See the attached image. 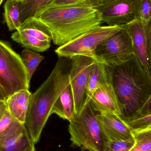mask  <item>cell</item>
Listing matches in <instances>:
<instances>
[{
	"mask_svg": "<svg viewBox=\"0 0 151 151\" xmlns=\"http://www.w3.org/2000/svg\"><path fill=\"white\" fill-rule=\"evenodd\" d=\"M93 4V0H87L73 5L49 6L34 17L49 28L54 44L61 46L101 26V16Z\"/></svg>",
	"mask_w": 151,
	"mask_h": 151,
	"instance_id": "6da1fadb",
	"label": "cell"
},
{
	"mask_svg": "<svg viewBox=\"0 0 151 151\" xmlns=\"http://www.w3.org/2000/svg\"><path fill=\"white\" fill-rule=\"evenodd\" d=\"M111 83L123 120L134 118L151 94V76L134 55L128 61L112 68Z\"/></svg>",
	"mask_w": 151,
	"mask_h": 151,
	"instance_id": "7a4b0ae2",
	"label": "cell"
},
{
	"mask_svg": "<svg viewBox=\"0 0 151 151\" xmlns=\"http://www.w3.org/2000/svg\"><path fill=\"white\" fill-rule=\"evenodd\" d=\"M70 71L66 61L60 58L47 80L32 94L24 125L35 144L52 114L56 101L70 84Z\"/></svg>",
	"mask_w": 151,
	"mask_h": 151,
	"instance_id": "3957f363",
	"label": "cell"
},
{
	"mask_svg": "<svg viewBox=\"0 0 151 151\" xmlns=\"http://www.w3.org/2000/svg\"><path fill=\"white\" fill-rule=\"evenodd\" d=\"M90 102L70 121L69 132L73 145L82 151H105L106 139Z\"/></svg>",
	"mask_w": 151,
	"mask_h": 151,
	"instance_id": "277c9868",
	"label": "cell"
},
{
	"mask_svg": "<svg viewBox=\"0 0 151 151\" xmlns=\"http://www.w3.org/2000/svg\"><path fill=\"white\" fill-rule=\"evenodd\" d=\"M30 82L21 57L0 40V84L7 97L21 90H29Z\"/></svg>",
	"mask_w": 151,
	"mask_h": 151,
	"instance_id": "5b68a950",
	"label": "cell"
},
{
	"mask_svg": "<svg viewBox=\"0 0 151 151\" xmlns=\"http://www.w3.org/2000/svg\"><path fill=\"white\" fill-rule=\"evenodd\" d=\"M122 26H101L59 46L55 51L59 58L71 59L75 56L80 55L95 59V51L98 46L121 30Z\"/></svg>",
	"mask_w": 151,
	"mask_h": 151,
	"instance_id": "8992f818",
	"label": "cell"
},
{
	"mask_svg": "<svg viewBox=\"0 0 151 151\" xmlns=\"http://www.w3.org/2000/svg\"><path fill=\"white\" fill-rule=\"evenodd\" d=\"M134 55L131 38L123 26L121 30L98 46L95 60L113 68L128 61Z\"/></svg>",
	"mask_w": 151,
	"mask_h": 151,
	"instance_id": "52a82bcc",
	"label": "cell"
},
{
	"mask_svg": "<svg viewBox=\"0 0 151 151\" xmlns=\"http://www.w3.org/2000/svg\"><path fill=\"white\" fill-rule=\"evenodd\" d=\"M142 0H93L102 22L110 26L126 25L139 19Z\"/></svg>",
	"mask_w": 151,
	"mask_h": 151,
	"instance_id": "ba28073f",
	"label": "cell"
},
{
	"mask_svg": "<svg viewBox=\"0 0 151 151\" xmlns=\"http://www.w3.org/2000/svg\"><path fill=\"white\" fill-rule=\"evenodd\" d=\"M11 38L26 48L39 52L47 50L52 41L49 28L34 17L21 24L19 30L12 35Z\"/></svg>",
	"mask_w": 151,
	"mask_h": 151,
	"instance_id": "9c48e42d",
	"label": "cell"
},
{
	"mask_svg": "<svg viewBox=\"0 0 151 151\" xmlns=\"http://www.w3.org/2000/svg\"><path fill=\"white\" fill-rule=\"evenodd\" d=\"M70 69V84L74 98L76 114L79 113L84 106L86 86L92 65L96 63L92 58L75 56L71 58Z\"/></svg>",
	"mask_w": 151,
	"mask_h": 151,
	"instance_id": "30bf717a",
	"label": "cell"
},
{
	"mask_svg": "<svg viewBox=\"0 0 151 151\" xmlns=\"http://www.w3.org/2000/svg\"><path fill=\"white\" fill-rule=\"evenodd\" d=\"M96 119L106 139L134 141L132 130L119 115L97 113Z\"/></svg>",
	"mask_w": 151,
	"mask_h": 151,
	"instance_id": "8fae6325",
	"label": "cell"
},
{
	"mask_svg": "<svg viewBox=\"0 0 151 151\" xmlns=\"http://www.w3.org/2000/svg\"><path fill=\"white\" fill-rule=\"evenodd\" d=\"M123 26L130 35L134 55L137 58L145 70L151 76L145 25L138 19Z\"/></svg>",
	"mask_w": 151,
	"mask_h": 151,
	"instance_id": "7c38bea8",
	"label": "cell"
},
{
	"mask_svg": "<svg viewBox=\"0 0 151 151\" xmlns=\"http://www.w3.org/2000/svg\"><path fill=\"white\" fill-rule=\"evenodd\" d=\"M94 110L98 113L113 114L120 116V107L111 83L95 91L90 101Z\"/></svg>",
	"mask_w": 151,
	"mask_h": 151,
	"instance_id": "4fadbf2b",
	"label": "cell"
},
{
	"mask_svg": "<svg viewBox=\"0 0 151 151\" xmlns=\"http://www.w3.org/2000/svg\"><path fill=\"white\" fill-rule=\"evenodd\" d=\"M111 71L112 68L104 64L96 62L92 65L86 86L84 106L90 102L96 90L111 83Z\"/></svg>",
	"mask_w": 151,
	"mask_h": 151,
	"instance_id": "5bb4252c",
	"label": "cell"
},
{
	"mask_svg": "<svg viewBox=\"0 0 151 151\" xmlns=\"http://www.w3.org/2000/svg\"><path fill=\"white\" fill-rule=\"evenodd\" d=\"M32 94L29 90H21L6 100L7 110L13 118L21 124H24L25 122Z\"/></svg>",
	"mask_w": 151,
	"mask_h": 151,
	"instance_id": "9a60e30c",
	"label": "cell"
},
{
	"mask_svg": "<svg viewBox=\"0 0 151 151\" xmlns=\"http://www.w3.org/2000/svg\"><path fill=\"white\" fill-rule=\"evenodd\" d=\"M35 145L24 126L12 136L0 140V151H35Z\"/></svg>",
	"mask_w": 151,
	"mask_h": 151,
	"instance_id": "2e32d148",
	"label": "cell"
},
{
	"mask_svg": "<svg viewBox=\"0 0 151 151\" xmlns=\"http://www.w3.org/2000/svg\"><path fill=\"white\" fill-rule=\"evenodd\" d=\"M51 114H55L69 122L74 118L76 115L75 104L70 84L67 86L57 99Z\"/></svg>",
	"mask_w": 151,
	"mask_h": 151,
	"instance_id": "e0dca14e",
	"label": "cell"
},
{
	"mask_svg": "<svg viewBox=\"0 0 151 151\" xmlns=\"http://www.w3.org/2000/svg\"><path fill=\"white\" fill-rule=\"evenodd\" d=\"M54 0L19 1L20 20L21 24L50 5Z\"/></svg>",
	"mask_w": 151,
	"mask_h": 151,
	"instance_id": "ac0fdd59",
	"label": "cell"
},
{
	"mask_svg": "<svg viewBox=\"0 0 151 151\" xmlns=\"http://www.w3.org/2000/svg\"><path fill=\"white\" fill-rule=\"evenodd\" d=\"M4 21L10 31L19 30L21 26L19 0H8L4 4Z\"/></svg>",
	"mask_w": 151,
	"mask_h": 151,
	"instance_id": "d6986e66",
	"label": "cell"
},
{
	"mask_svg": "<svg viewBox=\"0 0 151 151\" xmlns=\"http://www.w3.org/2000/svg\"><path fill=\"white\" fill-rule=\"evenodd\" d=\"M21 58L27 72L28 80L30 82L35 72L44 59V57L38 53L26 48L22 51Z\"/></svg>",
	"mask_w": 151,
	"mask_h": 151,
	"instance_id": "ffe728a7",
	"label": "cell"
},
{
	"mask_svg": "<svg viewBox=\"0 0 151 151\" xmlns=\"http://www.w3.org/2000/svg\"><path fill=\"white\" fill-rule=\"evenodd\" d=\"M132 133L135 143L129 151H151V128L134 130Z\"/></svg>",
	"mask_w": 151,
	"mask_h": 151,
	"instance_id": "44dd1931",
	"label": "cell"
},
{
	"mask_svg": "<svg viewBox=\"0 0 151 151\" xmlns=\"http://www.w3.org/2000/svg\"><path fill=\"white\" fill-rule=\"evenodd\" d=\"M124 121L132 131L151 128V114L136 119Z\"/></svg>",
	"mask_w": 151,
	"mask_h": 151,
	"instance_id": "7402d4cb",
	"label": "cell"
},
{
	"mask_svg": "<svg viewBox=\"0 0 151 151\" xmlns=\"http://www.w3.org/2000/svg\"><path fill=\"white\" fill-rule=\"evenodd\" d=\"M135 141H117L106 139L105 151H129Z\"/></svg>",
	"mask_w": 151,
	"mask_h": 151,
	"instance_id": "603a6c76",
	"label": "cell"
},
{
	"mask_svg": "<svg viewBox=\"0 0 151 151\" xmlns=\"http://www.w3.org/2000/svg\"><path fill=\"white\" fill-rule=\"evenodd\" d=\"M139 19L147 24L151 21V0H142L140 8Z\"/></svg>",
	"mask_w": 151,
	"mask_h": 151,
	"instance_id": "cb8c5ba5",
	"label": "cell"
},
{
	"mask_svg": "<svg viewBox=\"0 0 151 151\" xmlns=\"http://www.w3.org/2000/svg\"><path fill=\"white\" fill-rule=\"evenodd\" d=\"M150 114H151V94L146 103L137 112L136 115L133 119L142 117Z\"/></svg>",
	"mask_w": 151,
	"mask_h": 151,
	"instance_id": "d4e9b609",
	"label": "cell"
},
{
	"mask_svg": "<svg viewBox=\"0 0 151 151\" xmlns=\"http://www.w3.org/2000/svg\"><path fill=\"white\" fill-rule=\"evenodd\" d=\"M86 1L87 0H54L49 6H62L73 5Z\"/></svg>",
	"mask_w": 151,
	"mask_h": 151,
	"instance_id": "484cf974",
	"label": "cell"
},
{
	"mask_svg": "<svg viewBox=\"0 0 151 151\" xmlns=\"http://www.w3.org/2000/svg\"><path fill=\"white\" fill-rule=\"evenodd\" d=\"M148 43V53L150 59L151 74V21L147 24L145 25Z\"/></svg>",
	"mask_w": 151,
	"mask_h": 151,
	"instance_id": "4316f807",
	"label": "cell"
},
{
	"mask_svg": "<svg viewBox=\"0 0 151 151\" xmlns=\"http://www.w3.org/2000/svg\"><path fill=\"white\" fill-rule=\"evenodd\" d=\"M7 110V104H6V101L0 100V119Z\"/></svg>",
	"mask_w": 151,
	"mask_h": 151,
	"instance_id": "83f0119b",
	"label": "cell"
},
{
	"mask_svg": "<svg viewBox=\"0 0 151 151\" xmlns=\"http://www.w3.org/2000/svg\"><path fill=\"white\" fill-rule=\"evenodd\" d=\"M7 99H8V97H7V95H6L4 90L3 89L0 84V100L6 101Z\"/></svg>",
	"mask_w": 151,
	"mask_h": 151,
	"instance_id": "f1b7e54d",
	"label": "cell"
},
{
	"mask_svg": "<svg viewBox=\"0 0 151 151\" xmlns=\"http://www.w3.org/2000/svg\"><path fill=\"white\" fill-rule=\"evenodd\" d=\"M4 0H0V5L1 4L2 2Z\"/></svg>",
	"mask_w": 151,
	"mask_h": 151,
	"instance_id": "f546056e",
	"label": "cell"
},
{
	"mask_svg": "<svg viewBox=\"0 0 151 151\" xmlns=\"http://www.w3.org/2000/svg\"><path fill=\"white\" fill-rule=\"evenodd\" d=\"M19 1H24V0H19Z\"/></svg>",
	"mask_w": 151,
	"mask_h": 151,
	"instance_id": "4dcf8cb0",
	"label": "cell"
},
{
	"mask_svg": "<svg viewBox=\"0 0 151 151\" xmlns=\"http://www.w3.org/2000/svg\"><path fill=\"white\" fill-rule=\"evenodd\" d=\"M6 1H8V0H6Z\"/></svg>",
	"mask_w": 151,
	"mask_h": 151,
	"instance_id": "1f68e13d",
	"label": "cell"
}]
</instances>
